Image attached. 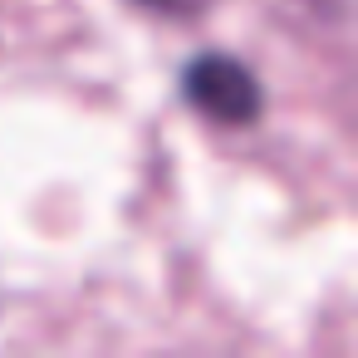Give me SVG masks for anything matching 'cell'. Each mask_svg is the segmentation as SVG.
I'll list each match as a JSON object with an SVG mask.
<instances>
[{
    "label": "cell",
    "mask_w": 358,
    "mask_h": 358,
    "mask_svg": "<svg viewBox=\"0 0 358 358\" xmlns=\"http://www.w3.org/2000/svg\"><path fill=\"white\" fill-rule=\"evenodd\" d=\"M182 89H187V103L201 108L216 123H250L260 113V84L231 55H201V59H192L187 74H182Z\"/></svg>",
    "instance_id": "6da1fadb"
},
{
    "label": "cell",
    "mask_w": 358,
    "mask_h": 358,
    "mask_svg": "<svg viewBox=\"0 0 358 358\" xmlns=\"http://www.w3.org/2000/svg\"><path fill=\"white\" fill-rule=\"evenodd\" d=\"M143 6H157V10H187L192 0H143Z\"/></svg>",
    "instance_id": "7a4b0ae2"
}]
</instances>
